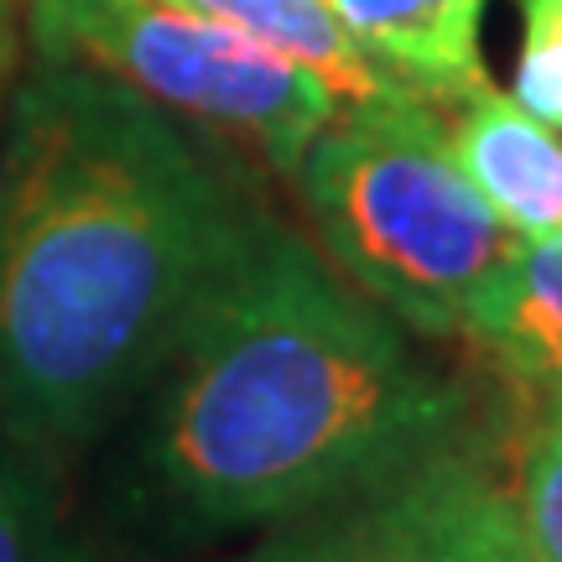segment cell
Masks as SVG:
<instances>
[{
	"instance_id": "cell-1",
	"label": "cell",
	"mask_w": 562,
	"mask_h": 562,
	"mask_svg": "<svg viewBox=\"0 0 562 562\" xmlns=\"http://www.w3.org/2000/svg\"><path fill=\"white\" fill-rule=\"evenodd\" d=\"M256 214L167 110L32 53L0 104V427L58 459L110 432Z\"/></svg>"
},
{
	"instance_id": "cell-2",
	"label": "cell",
	"mask_w": 562,
	"mask_h": 562,
	"mask_svg": "<svg viewBox=\"0 0 562 562\" xmlns=\"http://www.w3.org/2000/svg\"><path fill=\"white\" fill-rule=\"evenodd\" d=\"M136 406L125 510L161 542H203L396 480L459 438L463 385L261 209Z\"/></svg>"
},
{
	"instance_id": "cell-3",
	"label": "cell",
	"mask_w": 562,
	"mask_h": 562,
	"mask_svg": "<svg viewBox=\"0 0 562 562\" xmlns=\"http://www.w3.org/2000/svg\"><path fill=\"white\" fill-rule=\"evenodd\" d=\"M323 256L391 318L453 339L521 235L480 199L427 94L339 104L297 161Z\"/></svg>"
},
{
	"instance_id": "cell-4",
	"label": "cell",
	"mask_w": 562,
	"mask_h": 562,
	"mask_svg": "<svg viewBox=\"0 0 562 562\" xmlns=\"http://www.w3.org/2000/svg\"><path fill=\"white\" fill-rule=\"evenodd\" d=\"M21 32L42 58L100 68L167 115L256 146L286 178L339 110L302 63L172 0H26Z\"/></svg>"
},
{
	"instance_id": "cell-5",
	"label": "cell",
	"mask_w": 562,
	"mask_h": 562,
	"mask_svg": "<svg viewBox=\"0 0 562 562\" xmlns=\"http://www.w3.org/2000/svg\"><path fill=\"white\" fill-rule=\"evenodd\" d=\"M339 562H531L516 484L459 438L344 510Z\"/></svg>"
},
{
	"instance_id": "cell-6",
	"label": "cell",
	"mask_w": 562,
	"mask_h": 562,
	"mask_svg": "<svg viewBox=\"0 0 562 562\" xmlns=\"http://www.w3.org/2000/svg\"><path fill=\"white\" fill-rule=\"evenodd\" d=\"M453 157L480 188V199L501 214V224L521 240L562 229V136L531 110L480 83L453 100Z\"/></svg>"
},
{
	"instance_id": "cell-7",
	"label": "cell",
	"mask_w": 562,
	"mask_h": 562,
	"mask_svg": "<svg viewBox=\"0 0 562 562\" xmlns=\"http://www.w3.org/2000/svg\"><path fill=\"white\" fill-rule=\"evenodd\" d=\"M339 26L385 74L432 104H453L484 83V0H323Z\"/></svg>"
},
{
	"instance_id": "cell-8",
	"label": "cell",
	"mask_w": 562,
	"mask_h": 562,
	"mask_svg": "<svg viewBox=\"0 0 562 562\" xmlns=\"http://www.w3.org/2000/svg\"><path fill=\"white\" fill-rule=\"evenodd\" d=\"M505 375L537 396L562 391V229L516 240L463 323Z\"/></svg>"
},
{
	"instance_id": "cell-9",
	"label": "cell",
	"mask_w": 562,
	"mask_h": 562,
	"mask_svg": "<svg viewBox=\"0 0 562 562\" xmlns=\"http://www.w3.org/2000/svg\"><path fill=\"white\" fill-rule=\"evenodd\" d=\"M172 5L277 47L281 58L302 63L313 79L328 83V94L339 104L385 100V94H406L412 89L396 74H385L381 63L344 32L339 16L323 0H172Z\"/></svg>"
},
{
	"instance_id": "cell-10",
	"label": "cell",
	"mask_w": 562,
	"mask_h": 562,
	"mask_svg": "<svg viewBox=\"0 0 562 562\" xmlns=\"http://www.w3.org/2000/svg\"><path fill=\"white\" fill-rule=\"evenodd\" d=\"M0 562H83L58 453L0 427Z\"/></svg>"
},
{
	"instance_id": "cell-11",
	"label": "cell",
	"mask_w": 562,
	"mask_h": 562,
	"mask_svg": "<svg viewBox=\"0 0 562 562\" xmlns=\"http://www.w3.org/2000/svg\"><path fill=\"white\" fill-rule=\"evenodd\" d=\"M516 510L531 562H562V391L547 396V417L521 448Z\"/></svg>"
},
{
	"instance_id": "cell-12",
	"label": "cell",
	"mask_w": 562,
	"mask_h": 562,
	"mask_svg": "<svg viewBox=\"0 0 562 562\" xmlns=\"http://www.w3.org/2000/svg\"><path fill=\"white\" fill-rule=\"evenodd\" d=\"M521 53H516V104L562 131V0H516Z\"/></svg>"
},
{
	"instance_id": "cell-13",
	"label": "cell",
	"mask_w": 562,
	"mask_h": 562,
	"mask_svg": "<svg viewBox=\"0 0 562 562\" xmlns=\"http://www.w3.org/2000/svg\"><path fill=\"white\" fill-rule=\"evenodd\" d=\"M344 510H349V505H339V516H328V521H313V526H302V531L271 537L266 547H256V552H245V558H235V562H339Z\"/></svg>"
},
{
	"instance_id": "cell-14",
	"label": "cell",
	"mask_w": 562,
	"mask_h": 562,
	"mask_svg": "<svg viewBox=\"0 0 562 562\" xmlns=\"http://www.w3.org/2000/svg\"><path fill=\"white\" fill-rule=\"evenodd\" d=\"M16 47L21 32H0V104H5V89H11V74H16Z\"/></svg>"
},
{
	"instance_id": "cell-15",
	"label": "cell",
	"mask_w": 562,
	"mask_h": 562,
	"mask_svg": "<svg viewBox=\"0 0 562 562\" xmlns=\"http://www.w3.org/2000/svg\"><path fill=\"white\" fill-rule=\"evenodd\" d=\"M21 5L26 0H0V32H21Z\"/></svg>"
}]
</instances>
